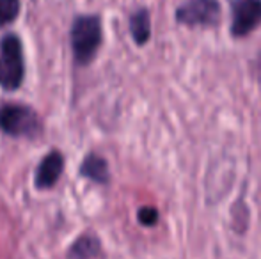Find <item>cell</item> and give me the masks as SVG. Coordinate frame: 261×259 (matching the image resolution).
<instances>
[{"label": "cell", "mask_w": 261, "mask_h": 259, "mask_svg": "<svg viewBox=\"0 0 261 259\" xmlns=\"http://www.w3.org/2000/svg\"><path fill=\"white\" fill-rule=\"evenodd\" d=\"M101 39H103V32H101L100 16L96 14L76 16L69 32V41H71L73 57L76 64L87 66L93 63L101 46Z\"/></svg>", "instance_id": "1"}, {"label": "cell", "mask_w": 261, "mask_h": 259, "mask_svg": "<svg viewBox=\"0 0 261 259\" xmlns=\"http://www.w3.org/2000/svg\"><path fill=\"white\" fill-rule=\"evenodd\" d=\"M25 64L23 48L16 34H7L0 43V85L4 89H18L23 82Z\"/></svg>", "instance_id": "2"}, {"label": "cell", "mask_w": 261, "mask_h": 259, "mask_svg": "<svg viewBox=\"0 0 261 259\" xmlns=\"http://www.w3.org/2000/svg\"><path fill=\"white\" fill-rule=\"evenodd\" d=\"M0 130L13 137H36L41 131V121L31 107L7 103L0 107Z\"/></svg>", "instance_id": "3"}, {"label": "cell", "mask_w": 261, "mask_h": 259, "mask_svg": "<svg viewBox=\"0 0 261 259\" xmlns=\"http://www.w3.org/2000/svg\"><path fill=\"white\" fill-rule=\"evenodd\" d=\"M176 21L187 27H215L220 23L219 0H185L176 9Z\"/></svg>", "instance_id": "4"}, {"label": "cell", "mask_w": 261, "mask_h": 259, "mask_svg": "<svg viewBox=\"0 0 261 259\" xmlns=\"http://www.w3.org/2000/svg\"><path fill=\"white\" fill-rule=\"evenodd\" d=\"M229 6L233 38H245L261 25V0H229Z\"/></svg>", "instance_id": "5"}, {"label": "cell", "mask_w": 261, "mask_h": 259, "mask_svg": "<svg viewBox=\"0 0 261 259\" xmlns=\"http://www.w3.org/2000/svg\"><path fill=\"white\" fill-rule=\"evenodd\" d=\"M64 169V156L59 151H52L41 160L38 167V172H36V187L46 190V188H52L55 183L59 181Z\"/></svg>", "instance_id": "6"}, {"label": "cell", "mask_w": 261, "mask_h": 259, "mask_svg": "<svg viewBox=\"0 0 261 259\" xmlns=\"http://www.w3.org/2000/svg\"><path fill=\"white\" fill-rule=\"evenodd\" d=\"M130 34L139 46L146 45L151 38V18L148 9H137L130 16Z\"/></svg>", "instance_id": "7"}, {"label": "cell", "mask_w": 261, "mask_h": 259, "mask_svg": "<svg viewBox=\"0 0 261 259\" xmlns=\"http://www.w3.org/2000/svg\"><path fill=\"white\" fill-rule=\"evenodd\" d=\"M80 172L82 176L89 178L91 181H96V183H109V165H107L105 158L98 155H89L84 160L82 167H80Z\"/></svg>", "instance_id": "8"}, {"label": "cell", "mask_w": 261, "mask_h": 259, "mask_svg": "<svg viewBox=\"0 0 261 259\" xmlns=\"http://www.w3.org/2000/svg\"><path fill=\"white\" fill-rule=\"evenodd\" d=\"M100 252V242L94 236L86 235L79 238L73 243L71 250H69V257L71 259H93Z\"/></svg>", "instance_id": "9"}, {"label": "cell", "mask_w": 261, "mask_h": 259, "mask_svg": "<svg viewBox=\"0 0 261 259\" xmlns=\"http://www.w3.org/2000/svg\"><path fill=\"white\" fill-rule=\"evenodd\" d=\"M20 0H0V27L13 23L20 14Z\"/></svg>", "instance_id": "10"}, {"label": "cell", "mask_w": 261, "mask_h": 259, "mask_svg": "<svg viewBox=\"0 0 261 259\" xmlns=\"http://www.w3.org/2000/svg\"><path fill=\"white\" fill-rule=\"evenodd\" d=\"M137 218H139V222H141L142 225H146V227H153V225L158 224V218H160V215H158L156 208L142 206L141 210H139V213H137Z\"/></svg>", "instance_id": "11"}]
</instances>
